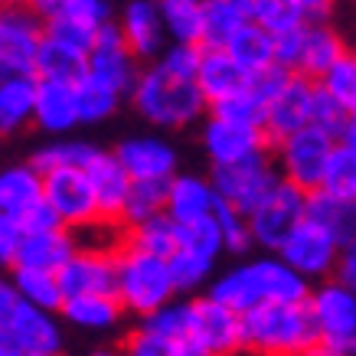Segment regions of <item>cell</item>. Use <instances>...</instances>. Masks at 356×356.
Returning a JSON list of instances; mask_svg holds the SVG:
<instances>
[{"mask_svg":"<svg viewBox=\"0 0 356 356\" xmlns=\"http://www.w3.org/2000/svg\"><path fill=\"white\" fill-rule=\"evenodd\" d=\"M203 291L242 314L265 301H304L311 291V281H304L294 268H288L275 252H261L213 275Z\"/></svg>","mask_w":356,"mask_h":356,"instance_id":"6da1fadb","label":"cell"},{"mask_svg":"<svg viewBox=\"0 0 356 356\" xmlns=\"http://www.w3.org/2000/svg\"><path fill=\"white\" fill-rule=\"evenodd\" d=\"M128 98L134 111L157 131H184L206 115V102L193 79L173 76L157 59L140 63Z\"/></svg>","mask_w":356,"mask_h":356,"instance_id":"7a4b0ae2","label":"cell"},{"mask_svg":"<svg viewBox=\"0 0 356 356\" xmlns=\"http://www.w3.org/2000/svg\"><path fill=\"white\" fill-rule=\"evenodd\" d=\"M317 343L304 301H265L242 311V346L261 356H298Z\"/></svg>","mask_w":356,"mask_h":356,"instance_id":"3957f363","label":"cell"},{"mask_svg":"<svg viewBox=\"0 0 356 356\" xmlns=\"http://www.w3.org/2000/svg\"><path fill=\"white\" fill-rule=\"evenodd\" d=\"M115 298L124 307V314L134 321L147 317L161 304L177 298L167 259L121 242L115 248Z\"/></svg>","mask_w":356,"mask_h":356,"instance_id":"277c9868","label":"cell"},{"mask_svg":"<svg viewBox=\"0 0 356 356\" xmlns=\"http://www.w3.org/2000/svg\"><path fill=\"white\" fill-rule=\"evenodd\" d=\"M304 304L311 314L317 343L356 356V288H346L337 278L314 281Z\"/></svg>","mask_w":356,"mask_h":356,"instance_id":"5b68a950","label":"cell"},{"mask_svg":"<svg viewBox=\"0 0 356 356\" xmlns=\"http://www.w3.org/2000/svg\"><path fill=\"white\" fill-rule=\"evenodd\" d=\"M343 53V33L330 26V20H307L301 26H294V30L275 36V65L307 79H317Z\"/></svg>","mask_w":356,"mask_h":356,"instance_id":"8992f818","label":"cell"},{"mask_svg":"<svg viewBox=\"0 0 356 356\" xmlns=\"http://www.w3.org/2000/svg\"><path fill=\"white\" fill-rule=\"evenodd\" d=\"M334 147V134L317 124H304V128L284 134V138L271 140V163L284 184L298 186L304 193H314L321 186V173H324L327 154Z\"/></svg>","mask_w":356,"mask_h":356,"instance_id":"52a82bcc","label":"cell"},{"mask_svg":"<svg viewBox=\"0 0 356 356\" xmlns=\"http://www.w3.org/2000/svg\"><path fill=\"white\" fill-rule=\"evenodd\" d=\"M92 40H95V33L79 26V23H69L63 17L43 20V43L36 49L33 76L76 82L86 72V56H88Z\"/></svg>","mask_w":356,"mask_h":356,"instance_id":"ba28073f","label":"cell"},{"mask_svg":"<svg viewBox=\"0 0 356 356\" xmlns=\"http://www.w3.org/2000/svg\"><path fill=\"white\" fill-rule=\"evenodd\" d=\"M346 245H340V238L334 232H327L324 226H317L314 219H301L298 226L284 236L275 255H278L288 268H294L304 281H324L334 275V265L340 259V252Z\"/></svg>","mask_w":356,"mask_h":356,"instance_id":"9c48e42d","label":"cell"},{"mask_svg":"<svg viewBox=\"0 0 356 356\" xmlns=\"http://www.w3.org/2000/svg\"><path fill=\"white\" fill-rule=\"evenodd\" d=\"M281 177L271 163V154H259L238 163H226V167H213L209 170V184L216 190V200L229 203L238 213H252L265 196L275 190Z\"/></svg>","mask_w":356,"mask_h":356,"instance_id":"30bf717a","label":"cell"},{"mask_svg":"<svg viewBox=\"0 0 356 356\" xmlns=\"http://www.w3.org/2000/svg\"><path fill=\"white\" fill-rule=\"evenodd\" d=\"M43 203L53 209L59 222L72 232H86L98 226V206L92 184L82 167H56L43 170Z\"/></svg>","mask_w":356,"mask_h":356,"instance_id":"8fae6325","label":"cell"},{"mask_svg":"<svg viewBox=\"0 0 356 356\" xmlns=\"http://www.w3.org/2000/svg\"><path fill=\"white\" fill-rule=\"evenodd\" d=\"M304 206H307V193L278 180L275 190L245 216L252 245L261 252H275L284 242V236L304 219Z\"/></svg>","mask_w":356,"mask_h":356,"instance_id":"7c38bea8","label":"cell"},{"mask_svg":"<svg viewBox=\"0 0 356 356\" xmlns=\"http://www.w3.org/2000/svg\"><path fill=\"white\" fill-rule=\"evenodd\" d=\"M200 144H203V154L209 157V167H226V163H238L271 151V140L265 134V128L216 118V115H206L203 131H200Z\"/></svg>","mask_w":356,"mask_h":356,"instance_id":"4fadbf2b","label":"cell"},{"mask_svg":"<svg viewBox=\"0 0 356 356\" xmlns=\"http://www.w3.org/2000/svg\"><path fill=\"white\" fill-rule=\"evenodd\" d=\"M186 337L206 353L229 356L242 346V314L219 304L209 294H190V330Z\"/></svg>","mask_w":356,"mask_h":356,"instance_id":"5bb4252c","label":"cell"},{"mask_svg":"<svg viewBox=\"0 0 356 356\" xmlns=\"http://www.w3.org/2000/svg\"><path fill=\"white\" fill-rule=\"evenodd\" d=\"M63 298L69 294H115V248L76 245V252L56 268Z\"/></svg>","mask_w":356,"mask_h":356,"instance_id":"9a60e30c","label":"cell"},{"mask_svg":"<svg viewBox=\"0 0 356 356\" xmlns=\"http://www.w3.org/2000/svg\"><path fill=\"white\" fill-rule=\"evenodd\" d=\"M140 72V63L131 56V49L121 43L118 30H115V23L108 26H102L95 33V40L88 46V56H86V76L98 79V82H105L108 88H115L118 95L128 98L131 86H134V79Z\"/></svg>","mask_w":356,"mask_h":356,"instance_id":"2e32d148","label":"cell"},{"mask_svg":"<svg viewBox=\"0 0 356 356\" xmlns=\"http://www.w3.org/2000/svg\"><path fill=\"white\" fill-rule=\"evenodd\" d=\"M115 157L131 180H170L180 167V151L161 134H134L115 147Z\"/></svg>","mask_w":356,"mask_h":356,"instance_id":"e0dca14e","label":"cell"},{"mask_svg":"<svg viewBox=\"0 0 356 356\" xmlns=\"http://www.w3.org/2000/svg\"><path fill=\"white\" fill-rule=\"evenodd\" d=\"M314 95H317L314 79L298 76V72H291L284 79V86L271 95L265 118H261V128H265L268 140H278L284 134H291V131L304 128V124H311Z\"/></svg>","mask_w":356,"mask_h":356,"instance_id":"ac0fdd59","label":"cell"},{"mask_svg":"<svg viewBox=\"0 0 356 356\" xmlns=\"http://www.w3.org/2000/svg\"><path fill=\"white\" fill-rule=\"evenodd\" d=\"M40 43H43V20L30 7L3 10L0 17V69L33 72Z\"/></svg>","mask_w":356,"mask_h":356,"instance_id":"d6986e66","label":"cell"},{"mask_svg":"<svg viewBox=\"0 0 356 356\" xmlns=\"http://www.w3.org/2000/svg\"><path fill=\"white\" fill-rule=\"evenodd\" d=\"M20 346V353H63L65 346V324L56 311H43L33 304H17L10 321L3 327Z\"/></svg>","mask_w":356,"mask_h":356,"instance_id":"ffe728a7","label":"cell"},{"mask_svg":"<svg viewBox=\"0 0 356 356\" xmlns=\"http://www.w3.org/2000/svg\"><path fill=\"white\" fill-rule=\"evenodd\" d=\"M115 30H118L121 43L128 46L138 63L157 59V53L167 46V33H163L157 0H128L118 23H115Z\"/></svg>","mask_w":356,"mask_h":356,"instance_id":"44dd1931","label":"cell"},{"mask_svg":"<svg viewBox=\"0 0 356 356\" xmlns=\"http://www.w3.org/2000/svg\"><path fill=\"white\" fill-rule=\"evenodd\" d=\"M79 105L72 82L59 79H36V102H33V128L43 131L46 138H63L69 131H76Z\"/></svg>","mask_w":356,"mask_h":356,"instance_id":"7402d4cb","label":"cell"},{"mask_svg":"<svg viewBox=\"0 0 356 356\" xmlns=\"http://www.w3.org/2000/svg\"><path fill=\"white\" fill-rule=\"evenodd\" d=\"M86 177L92 184V193H95V206H98V219L108 222V226H121V203H124V193H128L131 177L124 173V167L118 163V157L111 151H102L95 147V154L86 161Z\"/></svg>","mask_w":356,"mask_h":356,"instance_id":"603a6c76","label":"cell"},{"mask_svg":"<svg viewBox=\"0 0 356 356\" xmlns=\"http://www.w3.org/2000/svg\"><path fill=\"white\" fill-rule=\"evenodd\" d=\"M216 206V190L209 184V177L203 173H173L167 180V190H163V213L177 222V226H186V222H196L213 213Z\"/></svg>","mask_w":356,"mask_h":356,"instance_id":"cb8c5ba5","label":"cell"},{"mask_svg":"<svg viewBox=\"0 0 356 356\" xmlns=\"http://www.w3.org/2000/svg\"><path fill=\"white\" fill-rule=\"evenodd\" d=\"M56 314L63 317V324L86 334H115L128 317L115 294H69Z\"/></svg>","mask_w":356,"mask_h":356,"instance_id":"d4e9b609","label":"cell"},{"mask_svg":"<svg viewBox=\"0 0 356 356\" xmlns=\"http://www.w3.org/2000/svg\"><path fill=\"white\" fill-rule=\"evenodd\" d=\"M200 95H203L206 108L213 102L236 95L238 88L248 82V72L222 49V46H200V63H196V76H193Z\"/></svg>","mask_w":356,"mask_h":356,"instance_id":"484cf974","label":"cell"},{"mask_svg":"<svg viewBox=\"0 0 356 356\" xmlns=\"http://www.w3.org/2000/svg\"><path fill=\"white\" fill-rule=\"evenodd\" d=\"M36 76L0 69V138H13L33 124Z\"/></svg>","mask_w":356,"mask_h":356,"instance_id":"4316f807","label":"cell"},{"mask_svg":"<svg viewBox=\"0 0 356 356\" xmlns=\"http://www.w3.org/2000/svg\"><path fill=\"white\" fill-rule=\"evenodd\" d=\"M79 238L72 229L65 226H53V229H36V232H23L20 248H17V259L13 265L23 268H46L56 271L72 252H76ZM10 265V268H13Z\"/></svg>","mask_w":356,"mask_h":356,"instance_id":"83f0119b","label":"cell"},{"mask_svg":"<svg viewBox=\"0 0 356 356\" xmlns=\"http://www.w3.org/2000/svg\"><path fill=\"white\" fill-rule=\"evenodd\" d=\"M43 200V173L33 163H7L0 170V213L23 219Z\"/></svg>","mask_w":356,"mask_h":356,"instance_id":"f1b7e54d","label":"cell"},{"mask_svg":"<svg viewBox=\"0 0 356 356\" xmlns=\"http://www.w3.org/2000/svg\"><path fill=\"white\" fill-rule=\"evenodd\" d=\"M304 219H314L317 226L334 232L340 238V245H356V200H343V196L314 190V193H307Z\"/></svg>","mask_w":356,"mask_h":356,"instance_id":"f546056e","label":"cell"},{"mask_svg":"<svg viewBox=\"0 0 356 356\" xmlns=\"http://www.w3.org/2000/svg\"><path fill=\"white\" fill-rule=\"evenodd\" d=\"M317 190H324L330 196H343V200H356V131L334 138V147L327 154Z\"/></svg>","mask_w":356,"mask_h":356,"instance_id":"4dcf8cb0","label":"cell"},{"mask_svg":"<svg viewBox=\"0 0 356 356\" xmlns=\"http://www.w3.org/2000/svg\"><path fill=\"white\" fill-rule=\"evenodd\" d=\"M222 49L245 69L248 76H255V72H261V69L275 65V36L265 33L261 26H255L252 20H248L245 26H238V30L226 40Z\"/></svg>","mask_w":356,"mask_h":356,"instance_id":"1f68e13d","label":"cell"},{"mask_svg":"<svg viewBox=\"0 0 356 356\" xmlns=\"http://www.w3.org/2000/svg\"><path fill=\"white\" fill-rule=\"evenodd\" d=\"M167 43H203V0H157Z\"/></svg>","mask_w":356,"mask_h":356,"instance_id":"d6a6232c","label":"cell"},{"mask_svg":"<svg viewBox=\"0 0 356 356\" xmlns=\"http://www.w3.org/2000/svg\"><path fill=\"white\" fill-rule=\"evenodd\" d=\"M10 281L17 294H20L23 304H33V307H43V311H59L63 304V288H59V278L56 271L46 268H23V265H13Z\"/></svg>","mask_w":356,"mask_h":356,"instance_id":"836d02e7","label":"cell"},{"mask_svg":"<svg viewBox=\"0 0 356 356\" xmlns=\"http://www.w3.org/2000/svg\"><path fill=\"white\" fill-rule=\"evenodd\" d=\"M72 88H76V105H79V121L82 124H102V121H108L121 108V102H124V95H118L115 88L86 76V72L72 82Z\"/></svg>","mask_w":356,"mask_h":356,"instance_id":"e575fe53","label":"cell"},{"mask_svg":"<svg viewBox=\"0 0 356 356\" xmlns=\"http://www.w3.org/2000/svg\"><path fill=\"white\" fill-rule=\"evenodd\" d=\"M121 242L131 248H140V252H151V255L167 259L173 252V245H177V222L167 213H157L151 219H140L134 226L121 229Z\"/></svg>","mask_w":356,"mask_h":356,"instance_id":"d590c367","label":"cell"},{"mask_svg":"<svg viewBox=\"0 0 356 356\" xmlns=\"http://www.w3.org/2000/svg\"><path fill=\"white\" fill-rule=\"evenodd\" d=\"M245 23V0H203V43L200 46H226L229 36Z\"/></svg>","mask_w":356,"mask_h":356,"instance_id":"8d00e7d4","label":"cell"},{"mask_svg":"<svg viewBox=\"0 0 356 356\" xmlns=\"http://www.w3.org/2000/svg\"><path fill=\"white\" fill-rule=\"evenodd\" d=\"M163 190H167V180H131L121 203V229L163 213Z\"/></svg>","mask_w":356,"mask_h":356,"instance_id":"74e56055","label":"cell"},{"mask_svg":"<svg viewBox=\"0 0 356 356\" xmlns=\"http://www.w3.org/2000/svg\"><path fill=\"white\" fill-rule=\"evenodd\" d=\"M314 82H317V88H321L327 98H334L340 108L356 115V56L350 53V49H346L337 63L327 65Z\"/></svg>","mask_w":356,"mask_h":356,"instance_id":"f35d334b","label":"cell"},{"mask_svg":"<svg viewBox=\"0 0 356 356\" xmlns=\"http://www.w3.org/2000/svg\"><path fill=\"white\" fill-rule=\"evenodd\" d=\"M95 154V144L88 140H79V138H49L43 147L33 151V167L43 173V170H56V167H86V161Z\"/></svg>","mask_w":356,"mask_h":356,"instance_id":"ab89813d","label":"cell"},{"mask_svg":"<svg viewBox=\"0 0 356 356\" xmlns=\"http://www.w3.org/2000/svg\"><path fill=\"white\" fill-rule=\"evenodd\" d=\"M245 10L248 20L261 26L265 33H271V36H281V33L307 23L291 0H245Z\"/></svg>","mask_w":356,"mask_h":356,"instance_id":"60d3db41","label":"cell"},{"mask_svg":"<svg viewBox=\"0 0 356 356\" xmlns=\"http://www.w3.org/2000/svg\"><path fill=\"white\" fill-rule=\"evenodd\" d=\"M140 327H147L154 334L173 337V340H184L190 330V294H177L167 304H161L157 311H151L147 317L138 321Z\"/></svg>","mask_w":356,"mask_h":356,"instance_id":"b9f144b4","label":"cell"},{"mask_svg":"<svg viewBox=\"0 0 356 356\" xmlns=\"http://www.w3.org/2000/svg\"><path fill=\"white\" fill-rule=\"evenodd\" d=\"M213 222H216L219 229V238H222V248H226L229 255H245L248 248H252V236H248V219L245 213H238V209H232L229 203H222V200H216V206H213Z\"/></svg>","mask_w":356,"mask_h":356,"instance_id":"7bdbcfd3","label":"cell"},{"mask_svg":"<svg viewBox=\"0 0 356 356\" xmlns=\"http://www.w3.org/2000/svg\"><path fill=\"white\" fill-rule=\"evenodd\" d=\"M121 356H186L184 340H173V337L154 334L147 327H131L124 340H121Z\"/></svg>","mask_w":356,"mask_h":356,"instance_id":"ee69618b","label":"cell"},{"mask_svg":"<svg viewBox=\"0 0 356 356\" xmlns=\"http://www.w3.org/2000/svg\"><path fill=\"white\" fill-rule=\"evenodd\" d=\"M56 17H63V20L79 23V26L98 33L102 26L111 23V3L108 0H63Z\"/></svg>","mask_w":356,"mask_h":356,"instance_id":"f6af8a7d","label":"cell"},{"mask_svg":"<svg viewBox=\"0 0 356 356\" xmlns=\"http://www.w3.org/2000/svg\"><path fill=\"white\" fill-rule=\"evenodd\" d=\"M157 63L173 72V76L193 79L196 76V63H200V46L196 43H167L157 53Z\"/></svg>","mask_w":356,"mask_h":356,"instance_id":"bcb514c9","label":"cell"},{"mask_svg":"<svg viewBox=\"0 0 356 356\" xmlns=\"http://www.w3.org/2000/svg\"><path fill=\"white\" fill-rule=\"evenodd\" d=\"M20 238H23V226L20 219L13 216H3L0 213V268L7 271L17 259V248H20Z\"/></svg>","mask_w":356,"mask_h":356,"instance_id":"7dc6e473","label":"cell"},{"mask_svg":"<svg viewBox=\"0 0 356 356\" xmlns=\"http://www.w3.org/2000/svg\"><path fill=\"white\" fill-rule=\"evenodd\" d=\"M20 226H23V232H36V229H53V226H63V222H59V216L40 200V203L20 219Z\"/></svg>","mask_w":356,"mask_h":356,"instance_id":"c3c4849f","label":"cell"},{"mask_svg":"<svg viewBox=\"0 0 356 356\" xmlns=\"http://www.w3.org/2000/svg\"><path fill=\"white\" fill-rule=\"evenodd\" d=\"M17 304H20V294H17V288H13L10 271L0 268V327H7L10 314L17 311Z\"/></svg>","mask_w":356,"mask_h":356,"instance_id":"681fc988","label":"cell"},{"mask_svg":"<svg viewBox=\"0 0 356 356\" xmlns=\"http://www.w3.org/2000/svg\"><path fill=\"white\" fill-rule=\"evenodd\" d=\"M330 278H337L340 284H346V288H356V245H346L343 252H340Z\"/></svg>","mask_w":356,"mask_h":356,"instance_id":"f907efd6","label":"cell"},{"mask_svg":"<svg viewBox=\"0 0 356 356\" xmlns=\"http://www.w3.org/2000/svg\"><path fill=\"white\" fill-rule=\"evenodd\" d=\"M294 7L301 10L304 20H330L337 0H291Z\"/></svg>","mask_w":356,"mask_h":356,"instance_id":"816d5d0a","label":"cell"},{"mask_svg":"<svg viewBox=\"0 0 356 356\" xmlns=\"http://www.w3.org/2000/svg\"><path fill=\"white\" fill-rule=\"evenodd\" d=\"M59 3H63V0H26V7H30L40 20H53L56 13H59Z\"/></svg>","mask_w":356,"mask_h":356,"instance_id":"f5cc1de1","label":"cell"},{"mask_svg":"<svg viewBox=\"0 0 356 356\" xmlns=\"http://www.w3.org/2000/svg\"><path fill=\"white\" fill-rule=\"evenodd\" d=\"M0 356H20V346L13 343V337L0 327Z\"/></svg>","mask_w":356,"mask_h":356,"instance_id":"db71d44e","label":"cell"},{"mask_svg":"<svg viewBox=\"0 0 356 356\" xmlns=\"http://www.w3.org/2000/svg\"><path fill=\"white\" fill-rule=\"evenodd\" d=\"M86 356H121L118 346H95V350H88Z\"/></svg>","mask_w":356,"mask_h":356,"instance_id":"11a10c76","label":"cell"},{"mask_svg":"<svg viewBox=\"0 0 356 356\" xmlns=\"http://www.w3.org/2000/svg\"><path fill=\"white\" fill-rule=\"evenodd\" d=\"M13 7H26V0H0V10H13Z\"/></svg>","mask_w":356,"mask_h":356,"instance_id":"9f6ffc18","label":"cell"},{"mask_svg":"<svg viewBox=\"0 0 356 356\" xmlns=\"http://www.w3.org/2000/svg\"><path fill=\"white\" fill-rule=\"evenodd\" d=\"M229 356H261V353H255V350H248V346H238L236 353H229Z\"/></svg>","mask_w":356,"mask_h":356,"instance_id":"6f0895ef","label":"cell"},{"mask_svg":"<svg viewBox=\"0 0 356 356\" xmlns=\"http://www.w3.org/2000/svg\"><path fill=\"white\" fill-rule=\"evenodd\" d=\"M20 356H63V353H20Z\"/></svg>","mask_w":356,"mask_h":356,"instance_id":"680465c9","label":"cell"},{"mask_svg":"<svg viewBox=\"0 0 356 356\" xmlns=\"http://www.w3.org/2000/svg\"><path fill=\"white\" fill-rule=\"evenodd\" d=\"M0 17H3V10H0Z\"/></svg>","mask_w":356,"mask_h":356,"instance_id":"91938a15","label":"cell"},{"mask_svg":"<svg viewBox=\"0 0 356 356\" xmlns=\"http://www.w3.org/2000/svg\"><path fill=\"white\" fill-rule=\"evenodd\" d=\"M298 356H304V353H298Z\"/></svg>","mask_w":356,"mask_h":356,"instance_id":"94428289","label":"cell"}]
</instances>
